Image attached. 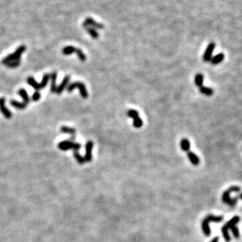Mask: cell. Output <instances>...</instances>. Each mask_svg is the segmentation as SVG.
<instances>
[{"label":"cell","mask_w":242,"mask_h":242,"mask_svg":"<svg viewBox=\"0 0 242 242\" xmlns=\"http://www.w3.org/2000/svg\"><path fill=\"white\" fill-rule=\"evenodd\" d=\"M240 191H241V188H240L239 186H231L230 188L228 189L227 190H226L223 193V194H222V202L225 203L226 205H230L231 207L235 206L237 204V201L238 200V197H234V198H231L230 194L232 193H239Z\"/></svg>","instance_id":"obj_1"},{"label":"cell","mask_w":242,"mask_h":242,"mask_svg":"<svg viewBox=\"0 0 242 242\" xmlns=\"http://www.w3.org/2000/svg\"><path fill=\"white\" fill-rule=\"evenodd\" d=\"M18 94H20V96L22 97L23 100H24L23 102H18L17 101L12 100V101H10V105H11L13 107L18 108V109H24V108H25L26 107L28 106L29 102H30L29 94L26 92L25 90L23 88L20 89V90L18 91Z\"/></svg>","instance_id":"obj_2"},{"label":"cell","mask_w":242,"mask_h":242,"mask_svg":"<svg viewBox=\"0 0 242 242\" xmlns=\"http://www.w3.org/2000/svg\"><path fill=\"white\" fill-rule=\"evenodd\" d=\"M26 50V46L25 45L20 46L16 50V51L13 54H10L8 56H6V57H4V59L2 61V63L6 65V63L12 62V61H15L20 60V56L22 55V54Z\"/></svg>","instance_id":"obj_3"},{"label":"cell","mask_w":242,"mask_h":242,"mask_svg":"<svg viewBox=\"0 0 242 242\" xmlns=\"http://www.w3.org/2000/svg\"><path fill=\"white\" fill-rule=\"evenodd\" d=\"M50 79V74H45L43 77V81L41 82L40 83H38L33 77L29 76L28 79H27V82L29 83V85L32 87L36 91H40L41 89L44 88L45 87H46L47 85V83H48V80Z\"/></svg>","instance_id":"obj_4"},{"label":"cell","mask_w":242,"mask_h":242,"mask_svg":"<svg viewBox=\"0 0 242 242\" xmlns=\"http://www.w3.org/2000/svg\"><path fill=\"white\" fill-rule=\"evenodd\" d=\"M58 148L63 151H67L68 149H73V151H79V149L81 148V145L80 143L75 142L68 139L58 143Z\"/></svg>","instance_id":"obj_5"},{"label":"cell","mask_w":242,"mask_h":242,"mask_svg":"<svg viewBox=\"0 0 242 242\" xmlns=\"http://www.w3.org/2000/svg\"><path fill=\"white\" fill-rule=\"evenodd\" d=\"M75 88H78L80 90V95H81V97H83V99H87V98L88 97V93H87V89H86L84 83H81V82H75V83H71V84H69V85L68 86L67 91L70 93V92H72Z\"/></svg>","instance_id":"obj_6"},{"label":"cell","mask_w":242,"mask_h":242,"mask_svg":"<svg viewBox=\"0 0 242 242\" xmlns=\"http://www.w3.org/2000/svg\"><path fill=\"white\" fill-rule=\"evenodd\" d=\"M127 116L134 120L133 125H134V127L140 128L142 126V120L140 118L139 114H138V112L136 110H134V109H129L128 111H127Z\"/></svg>","instance_id":"obj_7"},{"label":"cell","mask_w":242,"mask_h":242,"mask_svg":"<svg viewBox=\"0 0 242 242\" xmlns=\"http://www.w3.org/2000/svg\"><path fill=\"white\" fill-rule=\"evenodd\" d=\"M215 43H210L208 44L207 48L205 50L204 56H203V60H204V61L208 62V61H211V55H212L213 50H215Z\"/></svg>","instance_id":"obj_8"},{"label":"cell","mask_w":242,"mask_h":242,"mask_svg":"<svg viewBox=\"0 0 242 242\" xmlns=\"http://www.w3.org/2000/svg\"><path fill=\"white\" fill-rule=\"evenodd\" d=\"M83 27H93V29H104V25L102 24H99L97 21H95L94 19H92L91 17H87L85 20V21L83 24Z\"/></svg>","instance_id":"obj_9"},{"label":"cell","mask_w":242,"mask_h":242,"mask_svg":"<svg viewBox=\"0 0 242 242\" xmlns=\"http://www.w3.org/2000/svg\"><path fill=\"white\" fill-rule=\"evenodd\" d=\"M93 146H94V143L92 141H88L87 142V145H86V154L84 156V160L85 162H91L92 160V154H91V152H92V149H93Z\"/></svg>","instance_id":"obj_10"},{"label":"cell","mask_w":242,"mask_h":242,"mask_svg":"<svg viewBox=\"0 0 242 242\" xmlns=\"http://www.w3.org/2000/svg\"><path fill=\"white\" fill-rule=\"evenodd\" d=\"M6 100L4 97H0V111L2 112L3 116L6 117V119H10L12 117L11 112L5 106Z\"/></svg>","instance_id":"obj_11"},{"label":"cell","mask_w":242,"mask_h":242,"mask_svg":"<svg viewBox=\"0 0 242 242\" xmlns=\"http://www.w3.org/2000/svg\"><path fill=\"white\" fill-rule=\"evenodd\" d=\"M240 220H241V219H240L239 216H237V215L234 216L230 220V221H228V222L226 223L225 225L222 226V227L225 228L226 230H230L232 227L236 226L237 224L240 222Z\"/></svg>","instance_id":"obj_12"},{"label":"cell","mask_w":242,"mask_h":242,"mask_svg":"<svg viewBox=\"0 0 242 242\" xmlns=\"http://www.w3.org/2000/svg\"><path fill=\"white\" fill-rule=\"evenodd\" d=\"M69 80H70V77L68 76H66L63 79L62 82H61V83L60 85L58 86V87H57L56 91H55V93L57 94H61L62 91H64V89L67 87V84H68V82H69Z\"/></svg>","instance_id":"obj_13"},{"label":"cell","mask_w":242,"mask_h":242,"mask_svg":"<svg viewBox=\"0 0 242 242\" xmlns=\"http://www.w3.org/2000/svg\"><path fill=\"white\" fill-rule=\"evenodd\" d=\"M204 220H205V221H207L208 223L211 222H220L221 221L223 220V216H222V215H218V216H216V215H207V216L205 217Z\"/></svg>","instance_id":"obj_14"},{"label":"cell","mask_w":242,"mask_h":242,"mask_svg":"<svg viewBox=\"0 0 242 242\" xmlns=\"http://www.w3.org/2000/svg\"><path fill=\"white\" fill-rule=\"evenodd\" d=\"M187 156H188L189 160H190V162L194 164V165H198L200 164V159L199 157H197L196 154L193 153V152L189 151L187 152Z\"/></svg>","instance_id":"obj_15"},{"label":"cell","mask_w":242,"mask_h":242,"mask_svg":"<svg viewBox=\"0 0 242 242\" xmlns=\"http://www.w3.org/2000/svg\"><path fill=\"white\" fill-rule=\"evenodd\" d=\"M57 73L56 72H52L51 74H50V77L51 79V87H50V91L51 93H55L57 86H56V79H57Z\"/></svg>","instance_id":"obj_16"},{"label":"cell","mask_w":242,"mask_h":242,"mask_svg":"<svg viewBox=\"0 0 242 242\" xmlns=\"http://www.w3.org/2000/svg\"><path fill=\"white\" fill-rule=\"evenodd\" d=\"M223 59H224V54H222V53H220V54L215 55V57H211L210 61H211L212 65H218V64L222 62Z\"/></svg>","instance_id":"obj_17"},{"label":"cell","mask_w":242,"mask_h":242,"mask_svg":"<svg viewBox=\"0 0 242 242\" xmlns=\"http://www.w3.org/2000/svg\"><path fill=\"white\" fill-rule=\"evenodd\" d=\"M181 148L183 151L189 152L190 149V143L189 142V140L187 138H182L181 140Z\"/></svg>","instance_id":"obj_18"},{"label":"cell","mask_w":242,"mask_h":242,"mask_svg":"<svg viewBox=\"0 0 242 242\" xmlns=\"http://www.w3.org/2000/svg\"><path fill=\"white\" fill-rule=\"evenodd\" d=\"M61 132L67 133V134H71V135H74L76 133V129L72 128V127H68L64 126V127H61Z\"/></svg>","instance_id":"obj_19"},{"label":"cell","mask_w":242,"mask_h":242,"mask_svg":"<svg viewBox=\"0 0 242 242\" xmlns=\"http://www.w3.org/2000/svg\"><path fill=\"white\" fill-rule=\"evenodd\" d=\"M200 92L203 94L208 95V96H211L213 94V90L210 87H200Z\"/></svg>","instance_id":"obj_20"},{"label":"cell","mask_w":242,"mask_h":242,"mask_svg":"<svg viewBox=\"0 0 242 242\" xmlns=\"http://www.w3.org/2000/svg\"><path fill=\"white\" fill-rule=\"evenodd\" d=\"M84 29H86V31L88 32L89 34L91 35V36L94 39H97L98 38V33L97 31L93 28L91 27H84Z\"/></svg>","instance_id":"obj_21"},{"label":"cell","mask_w":242,"mask_h":242,"mask_svg":"<svg viewBox=\"0 0 242 242\" xmlns=\"http://www.w3.org/2000/svg\"><path fill=\"white\" fill-rule=\"evenodd\" d=\"M75 48L74 46H68L62 50V54L65 55H70V54L75 53Z\"/></svg>","instance_id":"obj_22"},{"label":"cell","mask_w":242,"mask_h":242,"mask_svg":"<svg viewBox=\"0 0 242 242\" xmlns=\"http://www.w3.org/2000/svg\"><path fill=\"white\" fill-rule=\"evenodd\" d=\"M203 82H204V76L201 74H197L195 76V84L198 87H200L203 86Z\"/></svg>","instance_id":"obj_23"},{"label":"cell","mask_w":242,"mask_h":242,"mask_svg":"<svg viewBox=\"0 0 242 242\" xmlns=\"http://www.w3.org/2000/svg\"><path fill=\"white\" fill-rule=\"evenodd\" d=\"M73 155H74V157L76 160V161L80 164H83L85 163L84 158L79 153V151H73Z\"/></svg>","instance_id":"obj_24"},{"label":"cell","mask_w":242,"mask_h":242,"mask_svg":"<svg viewBox=\"0 0 242 242\" xmlns=\"http://www.w3.org/2000/svg\"><path fill=\"white\" fill-rule=\"evenodd\" d=\"M75 53L77 54V56H78V57H79V59H80L81 61H85L86 59H87L86 55L84 54V53H83V52L80 50V49L76 48V50H75Z\"/></svg>","instance_id":"obj_25"},{"label":"cell","mask_w":242,"mask_h":242,"mask_svg":"<svg viewBox=\"0 0 242 242\" xmlns=\"http://www.w3.org/2000/svg\"><path fill=\"white\" fill-rule=\"evenodd\" d=\"M20 65V60L15 61H12V62H9L6 64V65L7 66V67H9V68H17L18 66Z\"/></svg>","instance_id":"obj_26"},{"label":"cell","mask_w":242,"mask_h":242,"mask_svg":"<svg viewBox=\"0 0 242 242\" xmlns=\"http://www.w3.org/2000/svg\"><path fill=\"white\" fill-rule=\"evenodd\" d=\"M221 230H222V235H223V237H224V239H225L226 241V242L230 241V240H231L230 236L229 235V232H228L227 230H226L225 228L222 227Z\"/></svg>","instance_id":"obj_27"},{"label":"cell","mask_w":242,"mask_h":242,"mask_svg":"<svg viewBox=\"0 0 242 242\" xmlns=\"http://www.w3.org/2000/svg\"><path fill=\"white\" fill-rule=\"evenodd\" d=\"M231 232H232V234H233V235H234V237L236 238V239H238L240 237V232H239V230H238V228L237 227V226H234V227H232L230 229Z\"/></svg>","instance_id":"obj_28"},{"label":"cell","mask_w":242,"mask_h":242,"mask_svg":"<svg viewBox=\"0 0 242 242\" xmlns=\"http://www.w3.org/2000/svg\"><path fill=\"white\" fill-rule=\"evenodd\" d=\"M40 97H41V94H40V93L39 92V91H36V92H35L34 94H33V95H32L31 100H32V101H34V102H37V101H39V100L40 99Z\"/></svg>","instance_id":"obj_29"},{"label":"cell","mask_w":242,"mask_h":242,"mask_svg":"<svg viewBox=\"0 0 242 242\" xmlns=\"http://www.w3.org/2000/svg\"><path fill=\"white\" fill-rule=\"evenodd\" d=\"M219 240H220V238H219L218 237H215V238H213V239L211 240V242H218L219 241Z\"/></svg>","instance_id":"obj_30"},{"label":"cell","mask_w":242,"mask_h":242,"mask_svg":"<svg viewBox=\"0 0 242 242\" xmlns=\"http://www.w3.org/2000/svg\"><path fill=\"white\" fill-rule=\"evenodd\" d=\"M237 197H238V199H241L242 200V193H241V194H240V195H238V196H237Z\"/></svg>","instance_id":"obj_31"}]
</instances>
